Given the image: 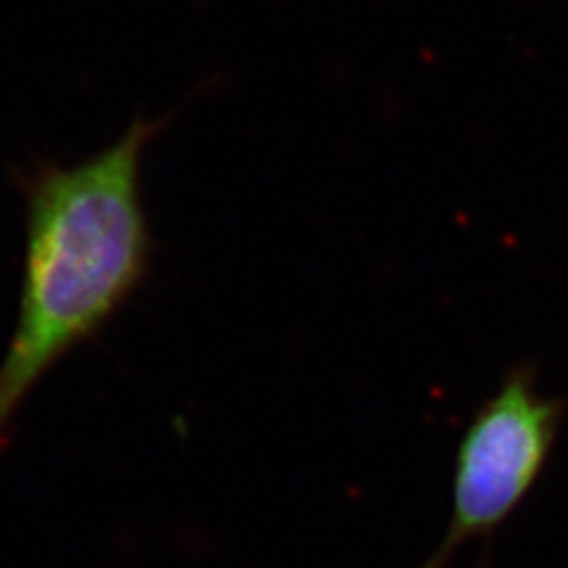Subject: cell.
Masks as SVG:
<instances>
[{
  "instance_id": "cell-1",
  "label": "cell",
  "mask_w": 568,
  "mask_h": 568,
  "mask_svg": "<svg viewBox=\"0 0 568 568\" xmlns=\"http://www.w3.org/2000/svg\"><path fill=\"white\" fill-rule=\"evenodd\" d=\"M164 123L138 116L85 162H45L27 173L20 315L0 363V446L33 386L93 339L145 280L152 237L142 154Z\"/></svg>"
},
{
  "instance_id": "cell-2",
  "label": "cell",
  "mask_w": 568,
  "mask_h": 568,
  "mask_svg": "<svg viewBox=\"0 0 568 568\" xmlns=\"http://www.w3.org/2000/svg\"><path fill=\"white\" fill-rule=\"evenodd\" d=\"M568 400L542 396L536 369L511 367L459 440L453 514L419 568H448L471 540L490 542L536 488L561 434Z\"/></svg>"
}]
</instances>
